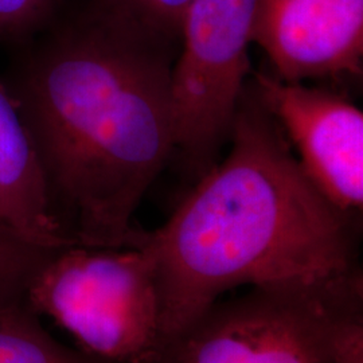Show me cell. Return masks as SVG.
<instances>
[{"mask_svg":"<svg viewBox=\"0 0 363 363\" xmlns=\"http://www.w3.org/2000/svg\"><path fill=\"white\" fill-rule=\"evenodd\" d=\"M10 91L69 238L142 247L133 216L175 150L171 67L154 37L99 9L28 52Z\"/></svg>","mask_w":363,"mask_h":363,"instance_id":"cell-1","label":"cell"},{"mask_svg":"<svg viewBox=\"0 0 363 363\" xmlns=\"http://www.w3.org/2000/svg\"><path fill=\"white\" fill-rule=\"evenodd\" d=\"M230 135L229 155L142 245L155 269L160 343L235 286L362 277L352 217L315 189L257 96L242 94Z\"/></svg>","mask_w":363,"mask_h":363,"instance_id":"cell-2","label":"cell"},{"mask_svg":"<svg viewBox=\"0 0 363 363\" xmlns=\"http://www.w3.org/2000/svg\"><path fill=\"white\" fill-rule=\"evenodd\" d=\"M363 319V277L322 286H252L217 300L160 343L151 363H337L339 339Z\"/></svg>","mask_w":363,"mask_h":363,"instance_id":"cell-3","label":"cell"},{"mask_svg":"<svg viewBox=\"0 0 363 363\" xmlns=\"http://www.w3.org/2000/svg\"><path fill=\"white\" fill-rule=\"evenodd\" d=\"M78 349L109 363H151L160 343L154 262L143 247L57 249L27 289Z\"/></svg>","mask_w":363,"mask_h":363,"instance_id":"cell-4","label":"cell"},{"mask_svg":"<svg viewBox=\"0 0 363 363\" xmlns=\"http://www.w3.org/2000/svg\"><path fill=\"white\" fill-rule=\"evenodd\" d=\"M259 0H191L171 67L175 150L199 178L230 135L249 73Z\"/></svg>","mask_w":363,"mask_h":363,"instance_id":"cell-5","label":"cell"},{"mask_svg":"<svg viewBox=\"0 0 363 363\" xmlns=\"http://www.w3.org/2000/svg\"><path fill=\"white\" fill-rule=\"evenodd\" d=\"M257 97L298 151V164L335 208L357 216L363 206V113L335 93L256 76Z\"/></svg>","mask_w":363,"mask_h":363,"instance_id":"cell-6","label":"cell"},{"mask_svg":"<svg viewBox=\"0 0 363 363\" xmlns=\"http://www.w3.org/2000/svg\"><path fill=\"white\" fill-rule=\"evenodd\" d=\"M252 42L284 81L358 76L363 0H259Z\"/></svg>","mask_w":363,"mask_h":363,"instance_id":"cell-7","label":"cell"},{"mask_svg":"<svg viewBox=\"0 0 363 363\" xmlns=\"http://www.w3.org/2000/svg\"><path fill=\"white\" fill-rule=\"evenodd\" d=\"M0 226L49 249L73 245L58 220L37 144L0 82Z\"/></svg>","mask_w":363,"mask_h":363,"instance_id":"cell-8","label":"cell"},{"mask_svg":"<svg viewBox=\"0 0 363 363\" xmlns=\"http://www.w3.org/2000/svg\"><path fill=\"white\" fill-rule=\"evenodd\" d=\"M0 363H109L52 337L25 304L0 310Z\"/></svg>","mask_w":363,"mask_h":363,"instance_id":"cell-9","label":"cell"},{"mask_svg":"<svg viewBox=\"0 0 363 363\" xmlns=\"http://www.w3.org/2000/svg\"><path fill=\"white\" fill-rule=\"evenodd\" d=\"M55 250L0 226V310L26 303L31 280Z\"/></svg>","mask_w":363,"mask_h":363,"instance_id":"cell-10","label":"cell"},{"mask_svg":"<svg viewBox=\"0 0 363 363\" xmlns=\"http://www.w3.org/2000/svg\"><path fill=\"white\" fill-rule=\"evenodd\" d=\"M191 0H100V9L139 28L150 37L181 31Z\"/></svg>","mask_w":363,"mask_h":363,"instance_id":"cell-11","label":"cell"},{"mask_svg":"<svg viewBox=\"0 0 363 363\" xmlns=\"http://www.w3.org/2000/svg\"><path fill=\"white\" fill-rule=\"evenodd\" d=\"M60 0H0V43L30 38L46 26Z\"/></svg>","mask_w":363,"mask_h":363,"instance_id":"cell-12","label":"cell"},{"mask_svg":"<svg viewBox=\"0 0 363 363\" xmlns=\"http://www.w3.org/2000/svg\"><path fill=\"white\" fill-rule=\"evenodd\" d=\"M337 363H363V325L355 323L343 331L337 346Z\"/></svg>","mask_w":363,"mask_h":363,"instance_id":"cell-13","label":"cell"}]
</instances>
